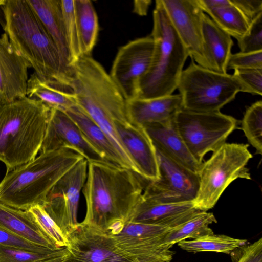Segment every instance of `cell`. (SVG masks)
Wrapping results in <instances>:
<instances>
[{
	"instance_id": "obj_1",
	"label": "cell",
	"mask_w": 262,
	"mask_h": 262,
	"mask_svg": "<svg viewBox=\"0 0 262 262\" xmlns=\"http://www.w3.org/2000/svg\"><path fill=\"white\" fill-rule=\"evenodd\" d=\"M88 162L82 190L86 203L82 223L115 235L128 222L142 199V177L131 169L104 160Z\"/></svg>"
},
{
	"instance_id": "obj_2",
	"label": "cell",
	"mask_w": 262,
	"mask_h": 262,
	"mask_svg": "<svg viewBox=\"0 0 262 262\" xmlns=\"http://www.w3.org/2000/svg\"><path fill=\"white\" fill-rule=\"evenodd\" d=\"M68 87L77 104L108 137L125 163L131 161L117 134L115 123L128 120L126 100L102 66L82 55L70 66Z\"/></svg>"
},
{
	"instance_id": "obj_3",
	"label": "cell",
	"mask_w": 262,
	"mask_h": 262,
	"mask_svg": "<svg viewBox=\"0 0 262 262\" xmlns=\"http://www.w3.org/2000/svg\"><path fill=\"white\" fill-rule=\"evenodd\" d=\"M4 33L39 77L68 88L69 68L27 0H6L1 7Z\"/></svg>"
},
{
	"instance_id": "obj_4",
	"label": "cell",
	"mask_w": 262,
	"mask_h": 262,
	"mask_svg": "<svg viewBox=\"0 0 262 262\" xmlns=\"http://www.w3.org/2000/svg\"><path fill=\"white\" fill-rule=\"evenodd\" d=\"M83 158L69 148L40 153L6 172L0 182V202L23 210L43 206L56 183Z\"/></svg>"
},
{
	"instance_id": "obj_5",
	"label": "cell",
	"mask_w": 262,
	"mask_h": 262,
	"mask_svg": "<svg viewBox=\"0 0 262 262\" xmlns=\"http://www.w3.org/2000/svg\"><path fill=\"white\" fill-rule=\"evenodd\" d=\"M50 110L40 100L27 96L0 104V161L7 172L36 157Z\"/></svg>"
},
{
	"instance_id": "obj_6",
	"label": "cell",
	"mask_w": 262,
	"mask_h": 262,
	"mask_svg": "<svg viewBox=\"0 0 262 262\" xmlns=\"http://www.w3.org/2000/svg\"><path fill=\"white\" fill-rule=\"evenodd\" d=\"M150 35L155 43L151 64L140 82L138 98L149 99L172 94L189 56L161 0L156 1Z\"/></svg>"
},
{
	"instance_id": "obj_7",
	"label": "cell",
	"mask_w": 262,
	"mask_h": 262,
	"mask_svg": "<svg viewBox=\"0 0 262 262\" xmlns=\"http://www.w3.org/2000/svg\"><path fill=\"white\" fill-rule=\"evenodd\" d=\"M249 145L225 143L203 163L198 173L199 187L194 207L207 211L214 207L226 188L238 178L251 179L246 165L252 155Z\"/></svg>"
},
{
	"instance_id": "obj_8",
	"label": "cell",
	"mask_w": 262,
	"mask_h": 262,
	"mask_svg": "<svg viewBox=\"0 0 262 262\" xmlns=\"http://www.w3.org/2000/svg\"><path fill=\"white\" fill-rule=\"evenodd\" d=\"M177 89L183 108L200 112H220L238 93L243 92L242 85L233 75L204 68L193 60L183 70Z\"/></svg>"
},
{
	"instance_id": "obj_9",
	"label": "cell",
	"mask_w": 262,
	"mask_h": 262,
	"mask_svg": "<svg viewBox=\"0 0 262 262\" xmlns=\"http://www.w3.org/2000/svg\"><path fill=\"white\" fill-rule=\"evenodd\" d=\"M175 126L193 157L202 163L204 156L214 151L236 128L237 120L220 112H200L182 108L173 118Z\"/></svg>"
},
{
	"instance_id": "obj_10",
	"label": "cell",
	"mask_w": 262,
	"mask_h": 262,
	"mask_svg": "<svg viewBox=\"0 0 262 262\" xmlns=\"http://www.w3.org/2000/svg\"><path fill=\"white\" fill-rule=\"evenodd\" d=\"M156 150L159 179L148 182L143 199L161 203L193 202L199 187L198 174Z\"/></svg>"
},
{
	"instance_id": "obj_11",
	"label": "cell",
	"mask_w": 262,
	"mask_h": 262,
	"mask_svg": "<svg viewBox=\"0 0 262 262\" xmlns=\"http://www.w3.org/2000/svg\"><path fill=\"white\" fill-rule=\"evenodd\" d=\"M154 46L150 35L130 41L119 48L110 75L125 100L138 98L140 82L151 64Z\"/></svg>"
},
{
	"instance_id": "obj_12",
	"label": "cell",
	"mask_w": 262,
	"mask_h": 262,
	"mask_svg": "<svg viewBox=\"0 0 262 262\" xmlns=\"http://www.w3.org/2000/svg\"><path fill=\"white\" fill-rule=\"evenodd\" d=\"M88 167L84 158L79 161L53 186L42 206L66 236L79 223L78 209Z\"/></svg>"
},
{
	"instance_id": "obj_13",
	"label": "cell",
	"mask_w": 262,
	"mask_h": 262,
	"mask_svg": "<svg viewBox=\"0 0 262 262\" xmlns=\"http://www.w3.org/2000/svg\"><path fill=\"white\" fill-rule=\"evenodd\" d=\"M66 237L67 252L62 262H133L138 259L121 250L110 233L82 222Z\"/></svg>"
},
{
	"instance_id": "obj_14",
	"label": "cell",
	"mask_w": 262,
	"mask_h": 262,
	"mask_svg": "<svg viewBox=\"0 0 262 262\" xmlns=\"http://www.w3.org/2000/svg\"><path fill=\"white\" fill-rule=\"evenodd\" d=\"M169 20L196 64L207 68L203 47L204 12L197 0H161Z\"/></svg>"
},
{
	"instance_id": "obj_15",
	"label": "cell",
	"mask_w": 262,
	"mask_h": 262,
	"mask_svg": "<svg viewBox=\"0 0 262 262\" xmlns=\"http://www.w3.org/2000/svg\"><path fill=\"white\" fill-rule=\"evenodd\" d=\"M62 148L76 151L88 161L104 160L65 112L51 108L39 151L41 153Z\"/></svg>"
},
{
	"instance_id": "obj_16",
	"label": "cell",
	"mask_w": 262,
	"mask_h": 262,
	"mask_svg": "<svg viewBox=\"0 0 262 262\" xmlns=\"http://www.w3.org/2000/svg\"><path fill=\"white\" fill-rule=\"evenodd\" d=\"M115 127L121 143L139 175L148 182L159 179L156 148L143 126L128 120L117 121Z\"/></svg>"
},
{
	"instance_id": "obj_17",
	"label": "cell",
	"mask_w": 262,
	"mask_h": 262,
	"mask_svg": "<svg viewBox=\"0 0 262 262\" xmlns=\"http://www.w3.org/2000/svg\"><path fill=\"white\" fill-rule=\"evenodd\" d=\"M31 65L16 51L4 33L0 36V104L27 96L28 69Z\"/></svg>"
},
{
	"instance_id": "obj_18",
	"label": "cell",
	"mask_w": 262,
	"mask_h": 262,
	"mask_svg": "<svg viewBox=\"0 0 262 262\" xmlns=\"http://www.w3.org/2000/svg\"><path fill=\"white\" fill-rule=\"evenodd\" d=\"M156 150L189 170L199 173L202 163L193 157L179 135L173 119L143 126Z\"/></svg>"
},
{
	"instance_id": "obj_19",
	"label": "cell",
	"mask_w": 262,
	"mask_h": 262,
	"mask_svg": "<svg viewBox=\"0 0 262 262\" xmlns=\"http://www.w3.org/2000/svg\"><path fill=\"white\" fill-rule=\"evenodd\" d=\"M199 211L194 207L192 202L155 203L145 200L142 196L128 222L155 224L173 229Z\"/></svg>"
},
{
	"instance_id": "obj_20",
	"label": "cell",
	"mask_w": 262,
	"mask_h": 262,
	"mask_svg": "<svg viewBox=\"0 0 262 262\" xmlns=\"http://www.w3.org/2000/svg\"><path fill=\"white\" fill-rule=\"evenodd\" d=\"M182 108V99L180 94L126 100V112L129 121L142 126L173 119Z\"/></svg>"
},
{
	"instance_id": "obj_21",
	"label": "cell",
	"mask_w": 262,
	"mask_h": 262,
	"mask_svg": "<svg viewBox=\"0 0 262 262\" xmlns=\"http://www.w3.org/2000/svg\"><path fill=\"white\" fill-rule=\"evenodd\" d=\"M204 56L208 69L227 73L233 42L231 37L204 13L202 19Z\"/></svg>"
},
{
	"instance_id": "obj_22",
	"label": "cell",
	"mask_w": 262,
	"mask_h": 262,
	"mask_svg": "<svg viewBox=\"0 0 262 262\" xmlns=\"http://www.w3.org/2000/svg\"><path fill=\"white\" fill-rule=\"evenodd\" d=\"M0 227L35 244L58 249L29 210L16 209L0 202Z\"/></svg>"
},
{
	"instance_id": "obj_23",
	"label": "cell",
	"mask_w": 262,
	"mask_h": 262,
	"mask_svg": "<svg viewBox=\"0 0 262 262\" xmlns=\"http://www.w3.org/2000/svg\"><path fill=\"white\" fill-rule=\"evenodd\" d=\"M64 112L104 161L128 168L107 135L80 107L76 104Z\"/></svg>"
},
{
	"instance_id": "obj_24",
	"label": "cell",
	"mask_w": 262,
	"mask_h": 262,
	"mask_svg": "<svg viewBox=\"0 0 262 262\" xmlns=\"http://www.w3.org/2000/svg\"><path fill=\"white\" fill-rule=\"evenodd\" d=\"M43 24L63 61L69 67V53L66 38L60 0H27Z\"/></svg>"
},
{
	"instance_id": "obj_25",
	"label": "cell",
	"mask_w": 262,
	"mask_h": 262,
	"mask_svg": "<svg viewBox=\"0 0 262 262\" xmlns=\"http://www.w3.org/2000/svg\"><path fill=\"white\" fill-rule=\"evenodd\" d=\"M58 83L38 76L34 72L28 81L27 96L41 101L50 108L66 111L77 104L71 91Z\"/></svg>"
},
{
	"instance_id": "obj_26",
	"label": "cell",
	"mask_w": 262,
	"mask_h": 262,
	"mask_svg": "<svg viewBox=\"0 0 262 262\" xmlns=\"http://www.w3.org/2000/svg\"><path fill=\"white\" fill-rule=\"evenodd\" d=\"M74 6L81 56L92 55L99 32L97 13L90 0H74Z\"/></svg>"
},
{
	"instance_id": "obj_27",
	"label": "cell",
	"mask_w": 262,
	"mask_h": 262,
	"mask_svg": "<svg viewBox=\"0 0 262 262\" xmlns=\"http://www.w3.org/2000/svg\"><path fill=\"white\" fill-rule=\"evenodd\" d=\"M217 223L212 213L199 211L187 221L167 232L163 238V244L173 245L187 238L192 239L213 234L209 225Z\"/></svg>"
},
{
	"instance_id": "obj_28",
	"label": "cell",
	"mask_w": 262,
	"mask_h": 262,
	"mask_svg": "<svg viewBox=\"0 0 262 262\" xmlns=\"http://www.w3.org/2000/svg\"><path fill=\"white\" fill-rule=\"evenodd\" d=\"M245 239L235 238L220 234L207 235L190 241L178 243L179 247L188 252H216L230 254L235 249L247 244Z\"/></svg>"
},
{
	"instance_id": "obj_29",
	"label": "cell",
	"mask_w": 262,
	"mask_h": 262,
	"mask_svg": "<svg viewBox=\"0 0 262 262\" xmlns=\"http://www.w3.org/2000/svg\"><path fill=\"white\" fill-rule=\"evenodd\" d=\"M206 14L219 27L237 40L247 32L250 24L231 2Z\"/></svg>"
},
{
	"instance_id": "obj_30",
	"label": "cell",
	"mask_w": 262,
	"mask_h": 262,
	"mask_svg": "<svg viewBox=\"0 0 262 262\" xmlns=\"http://www.w3.org/2000/svg\"><path fill=\"white\" fill-rule=\"evenodd\" d=\"M241 128L249 143L262 154V101H256L246 111L242 120Z\"/></svg>"
},
{
	"instance_id": "obj_31",
	"label": "cell",
	"mask_w": 262,
	"mask_h": 262,
	"mask_svg": "<svg viewBox=\"0 0 262 262\" xmlns=\"http://www.w3.org/2000/svg\"><path fill=\"white\" fill-rule=\"evenodd\" d=\"M70 66L81 56V45L76 21L74 0H60Z\"/></svg>"
},
{
	"instance_id": "obj_32",
	"label": "cell",
	"mask_w": 262,
	"mask_h": 262,
	"mask_svg": "<svg viewBox=\"0 0 262 262\" xmlns=\"http://www.w3.org/2000/svg\"><path fill=\"white\" fill-rule=\"evenodd\" d=\"M66 252V247L39 252L0 246V262H36L62 255Z\"/></svg>"
},
{
	"instance_id": "obj_33",
	"label": "cell",
	"mask_w": 262,
	"mask_h": 262,
	"mask_svg": "<svg viewBox=\"0 0 262 262\" xmlns=\"http://www.w3.org/2000/svg\"><path fill=\"white\" fill-rule=\"evenodd\" d=\"M28 210L33 214L40 227L57 248L67 246L66 236L42 205H35Z\"/></svg>"
},
{
	"instance_id": "obj_34",
	"label": "cell",
	"mask_w": 262,
	"mask_h": 262,
	"mask_svg": "<svg viewBox=\"0 0 262 262\" xmlns=\"http://www.w3.org/2000/svg\"><path fill=\"white\" fill-rule=\"evenodd\" d=\"M237 42L240 52L262 51V13L250 23L247 32Z\"/></svg>"
},
{
	"instance_id": "obj_35",
	"label": "cell",
	"mask_w": 262,
	"mask_h": 262,
	"mask_svg": "<svg viewBox=\"0 0 262 262\" xmlns=\"http://www.w3.org/2000/svg\"><path fill=\"white\" fill-rule=\"evenodd\" d=\"M233 76L239 82L243 92L261 95L262 69H235Z\"/></svg>"
},
{
	"instance_id": "obj_36",
	"label": "cell",
	"mask_w": 262,
	"mask_h": 262,
	"mask_svg": "<svg viewBox=\"0 0 262 262\" xmlns=\"http://www.w3.org/2000/svg\"><path fill=\"white\" fill-rule=\"evenodd\" d=\"M262 69V51L231 54L227 69Z\"/></svg>"
},
{
	"instance_id": "obj_37",
	"label": "cell",
	"mask_w": 262,
	"mask_h": 262,
	"mask_svg": "<svg viewBox=\"0 0 262 262\" xmlns=\"http://www.w3.org/2000/svg\"><path fill=\"white\" fill-rule=\"evenodd\" d=\"M230 255L232 262H262V238L241 246Z\"/></svg>"
},
{
	"instance_id": "obj_38",
	"label": "cell",
	"mask_w": 262,
	"mask_h": 262,
	"mask_svg": "<svg viewBox=\"0 0 262 262\" xmlns=\"http://www.w3.org/2000/svg\"><path fill=\"white\" fill-rule=\"evenodd\" d=\"M0 246L43 252L51 249L31 243L0 227Z\"/></svg>"
},
{
	"instance_id": "obj_39",
	"label": "cell",
	"mask_w": 262,
	"mask_h": 262,
	"mask_svg": "<svg viewBox=\"0 0 262 262\" xmlns=\"http://www.w3.org/2000/svg\"><path fill=\"white\" fill-rule=\"evenodd\" d=\"M251 23L262 13L261 0H230Z\"/></svg>"
},
{
	"instance_id": "obj_40",
	"label": "cell",
	"mask_w": 262,
	"mask_h": 262,
	"mask_svg": "<svg viewBox=\"0 0 262 262\" xmlns=\"http://www.w3.org/2000/svg\"><path fill=\"white\" fill-rule=\"evenodd\" d=\"M197 2L204 13H206L231 3L230 0H197Z\"/></svg>"
},
{
	"instance_id": "obj_41",
	"label": "cell",
	"mask_w": 262,
	"mask_h": 262,
	"mask_svg": "<svg viewBox=\"0 0 262 262\" xmlns=\"http://www.w3.org/2000/svg\"><path fill=\"white\" fill-rule=\"evenodd\" d=\"M134 4V12L140 15L147 14L151 1H137Z\"/></svg>"
},
{
	"instance_id": "obj_42",
	"label": "cell",
	"mask_w": 262,
	"mask_h": 262,
	"mask_svg": "<svg viewBox=\"0 0 262 262\" xmlns=\"http://www.w3.org/2000/svg\"><path fill=\"white\" fill-rule=\"evenodd\" d=\"M64 255L47 258L36 262H62Z\"/></svg>"
},
{
	"instance_id": "obj_43",
	"label": "cell",
	"mask_w": 262,
	"mask_h": 262,
	"mask_svg": "<svg viewBox=\"0 0 262 262\" xmlns=\"http://www.w3.org/2000/svg\"><path fill=\"white\" fill-rule=\"evenodd\" d=\"M133 262H167V261L159 258H145L139 259L138 258Z\"/></svg>"
},
{
	"instance_id": "obj_44",
	"label": "cell",
	"mask_w": 262,
	"mask_h": 262,
	"mask_svg": "<svg viewBox=\"0 0 262 262\" xmlns=\"http://www.w3.org/2000/svg\"><path fill=\"white\" fill-rule=\"evenodd\" d=\"M6 2V0H0V8L3 6Z\"/></svg>"
}]
</instances>
